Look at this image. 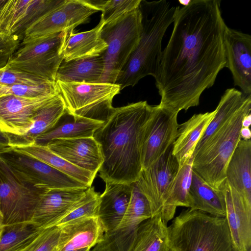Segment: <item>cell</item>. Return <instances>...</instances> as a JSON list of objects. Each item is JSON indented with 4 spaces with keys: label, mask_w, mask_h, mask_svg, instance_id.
Returning a JSON list of instances; mask_svg holds the SVG:
<instances>
[{
    "label": "cell",
    "mask_w": 251,
    "mask_h": 251,
    "mask_svg": "<svg viewBox=\"0 0 251 251\" xmlns=\"http://www.w3.org/2000/svg\"><path fill=\"white\" fill-rule=\"evenodd\" d=\"M174 28L154 78L160 106L178 113L200 103L226 67L220 0H191L176 6Z\"/></svg>",
    "instance_id": "1"
},
{
    "label": "cell",
    "mask_w": 251,
    "mask_h": 251,
    "mask_svg": "<svg viewBox=\"0 0 251 251\" xmlns=\"http://www.w3.org/2000/svg\"><path fill=\"white\" fill-rule=\"evenodd\" d=\"M153 107L140 101L114 108L94 133L103 158L99 176L105 182L130 184L137 180L144 133Z\"/></svg>",
    "instance_id": "2"
},
{
    "label": "cell",
    "mask_w": 251,
    "mask_h": 251,
    "mask_svg": "<svg viewBox=\"0 0 251 251\" xmlns=\"http://www.w3.org/2000/svg\"><path fill=\"white\" fill-rule=\"evenodd\" d=\"M141 31L139 42L119 73L115 84L121 90L134 86L143 77L155 76L162 53L163 38L174 22L176 7L166 0H141Z\"/></svg>",
    "instance_id": "3"
},
{
    "label": "cell",
    "mask_w": 251,
    "mask_h": 251,
    "mask_svg": "<svg viewBox=\"0 0 251 251\" xmlns=\"http://www.w3.org/2000/svg\"><path fill=\"white\" fill-rule=\"evenodd\" d=\"M168 230L172 251H235L226 217L189 208Z\"/></svg>",
    "instance_id": "4"
},
{
    "label": "cell",
    "mask_w": 251,
    "mask_h": 251,
    "mask_svg": "<svg viewBox=\"0 0 251 251\" xmlns=\"http://www.w3.org/2000/svg\"><path fill=\"white\" fill-rule=\"evenodd\" d=\"M251 111V95L247 96L238 111L194 156L193 170L216 190L224 189L227 164L241 139L242 121Z\"/></svg>",
    "instance_id": "5"
},
{
    "label": "cell",
    "mask_w": 251,
    "mask_h": 251,
    "mask_svg": "<svg viewBox=\"0 0 251 251\" xmlns=\"http://www.w3.org/2000/svg\"><path fill=\"white\" fill-rule=\"evenodd\" d=\"M141 13L137 9L104 25L101 36L107 45L101 55L104 70L100 82L115 84L121 71L137 47L141 31Z\"/></svg>",
    "instance_id": "6"
},
{
    "label": "cell",
    "mask_w": 251,
    "mask_h": 251,
    "mask_svg": "<svg viewBox=\"0 0 251 251\" xmlns=\"http://www.w3.org/2000/svg\"><path fill=\"white\" fill-rule=\"evenodd\" d=\"M55 82L69 113L103 122L114 108V97L121 91L119 85L109 83Z\"/></svg>",
    "instance_id": "7"
},
{
    "label": "cell",
    "mask_w": 251,
    "mask_h": 251,
    "mask_svg": "<svg viewBox=\"0 0 251 251\" xmlns=\"http://www.w3.org/2000/svg\"><path fill=\"white\" fill-rule=\"evenodd\" d=\"M68 31L22 44L23 47L12 55L7 65L55 82L57 71L63 60L62 50Z\"/></svg>",
    "instance_id": "8"
},
{
    "label": "cell",
    "mask_w": 251,
    "mask_h": 251,
    "mask_svg": "<svg viewBox=\"0 0 251 251\" xmlns=\"http://www.w3.org/2000/svg\"><path fill=\"white\" fill-rule=\"evenodd\" d=\"M48 190L22 180L0 157V210L3 227L30 222L39 201Z\"/></svg>",
    "instance_id": "9"
},
{
    "label": "cell",
    "mask_w": 251,
    "mask_h": 251,
    "mask_svg": "<svg viewBox=\"0 0 251 251\" xmlns=\"http://www.w3.org/2000/svg\"><path fill=\"white\" fill-rule=\"evenodd\" d=\"M0 157L22 180L49 189L89 187L48 164L12 147L0 151Z\"/></svg>",
    "instance_id": "10"
},
{
    "label": "cell",
    "mask_w": 251,
    "mask_h": 251,
    "mask_svg": "<svg viewBox=\"0 0 251 251\" xmlns=\"http://www.w3.org/2000/svg\"><path fill=\"white\" fill-rule=\"evenodd\" d=\"M131 184L130 200L122 220L114 229L105 232L102 241L91 251H131L140 225L152 217L147 199L136 182Z\"/></svg>",
    "instance_id": "11"
},
{
    "label": "cell",
    "mask_w": 251,
    "mask_h": 251,
    "mask_svg": "<svg viewBox=\"0 0 251 251\" xmlns=\"http://www.w3.org/2000/svg\"><path fill=\"white\" fill-rule=\"evenodd\" d=\"M173 145L153 164L142 169L135 182L149 202L152 217L161 215L179 170V163L172 152Z\"/></svg>",
    "instance_id": "12"
},
{
    "label": "cell",
    "mask_w": 251,
    "mask_h": 251,
    "mask_svg": "<svg viewBox=\"0 0 251 251\" xmlns=\"http://www.w3.org/2000/svg\"><path fill=\"white\" fill-rule=\"evenodd\" d=\"M178 113L159 105H154L147 123L142 144V169H146L160 158L173 144L179 124Z\"/></svg>",
    "instance_id": "13"
},
{
    "label": "cell",
    "mask_w": 251,
    "mask_h": 251,
    "mask_svg": "<svg viewBox=\"0 0 251 251\" xmlns=\"http://www.w3.org/2000/svg\"><path fill=\"white\" fill-rule=\"evenodd\" d=\"M98 11L85 0H66L27 29L22 43L63 31L74 30L78 25L88 23L90 16Z\"/></svg>",
    "instance_id": "14"
},
{
    "label": "cell",
    "mask_w": 251,
    "mask_h": 251,
    "mask_svg": "<svg viewBox=\"0 0 251 251\" xmlns=\"http://www.w3.org/2000/svg\"><path fill=\"white\" fill-rule=\"evenodd\" d=\"M58 94L36 98L13 95L0 97V129L8 134H25L33 125L38 111Z\"/></svg>",
    "instance_id": "15"
},
{
    "label": "cell",
    "mask_w": 251,
    "mask_h": 251,
    "mask_svg": "<svg viewBox=\"0 0 251 251\" xmlns=\"http://www.w3.org/2000/svg\"><path fill=\"white\" fill-rule=\"evenodd\" d=\"M226 65L234 85L246 95L251 94V36L227 26L225 35Z\"/></svg>",
    "instance_id": "16"
},
{
    "label": "cell",
    "mask_w": 251,
    "mask_h": 251,
    "mask_svg": "<svg viewBox=\"0 0 251 251\" xmlns=\"http://www.w3.org/2000/svg\"><path fill=\"white\" fill-rule=\"evenodd\" d=\"M88 188L48 190L39 201L30 222L39 229L55 226L82 198Z\"/></svg>",
    "instance_id": "17"
},
{
    "label": "cell",
    "mask_w": 251,
    "mask_h": 251,
    "mask_svg": "<svg viewBox=\"0 0 251 251\" xmlns=\"http://www.w3.org/2000/svg\"><path fill=\"white\" fill-rule=\"evenodd\" d=\"M226 215L235 251H251V203L226 181Z\"/></svg>",
    "instance_id": "18"
},
{
    "label": "cell",
    "mask_w": 251,
    "mask_h": 251,
    "mask_svg": "<svg viewBox=\"0 0 251 251\" xmlns=\"http://www.w3.org/2000/svg\"><path fill=\"white\" fill-rule=\"evenodd\" d=\"M46 146L71 164L96 175L103 162L100 145L93 136L56 139Z\"/></svg>",
    "instance_id": "19"
},
{
    "label": "cell",
    "mask_w": 251,
    "mask_h": 251,
    "mask_svg": "<svg viewBox=\"0 0 251 251\" xmlns=\"http://www.w3.org/2000/svg\"><path fill=\"white\" fill-rule=\"evenodd\" d=\"M59 227V251L91 249L102 241L105 233L98 216L83 218Z\"/></svg>",
    "instance_id": "20"
},
{
    "label": "cell",
    "mask_w": 251,
    "mask_h": 251,
    "mask_svg": "<svg viewBox=\"0 0 251 251\" xmlns=\"http://www.w3.org/2000/svg\"><path fill=\"white\" fill-rule=\"evenodd\" d=\"M104 192L100 195L98 217L105 233L114 229L122 220L128 207L132 184L105 182Z\"/></svg>",
    "instance_id": "21"
},
{
    "label": "cell",
    "mask_w": 251,
    "mask_h": 251,
    "mask_svg": "<svg viewBox=\"0 0 251 251\" xmlns=\"http://www.w3.org/2000/svg\"><path fill=\"white\" fill-rule=\"evenodd\" d=\"M104 25L100 21L96 26L89 31L74 33L73 30H68L62 50L63 60L100 55L107 48L101 36Z\"/></svg>",
    "instance_id": "22"
},
{
    "label": "cell",
    "mask_w": 251,
    "mask_h": 251,
    "mask_svg": "<svg viewBox=\"0 0 251 251\" xmlns=\"http://www.w3.org/2000/svg\"><path fill=\"white\" fill-rule=\"evenodd\" d=\"M227 183L251 203V140L241 139L226 169Z\"/></svg>",
    "instance_id": "23"
},
{
    "label": "cell",
    "mask_w": 251,
    "mask_h": 251,
    "mask_svg": "<svg viewBox=\"0 0 251 251\" xmlns=\"http://www.w3.org/2000/svg\"><path fill=\"white\" fill-rule=\"evenodd\" d=\"M62 97L58 94L47 102L36 115L33 124L25 134H7L10 147H18L34 144L35 139L52 128L66 111Z\"/></svg>",
    "instance_id": "24"
},
{
    "label": "cell",
    "mask_w": 251,
    "mask_h": 251,
    "mask_svg": "<svg viewBox=\"0 0 251 251\" xmlns=\"http://www.w3.org/2000/svg\"><path fill=\"white\" fill-rule=\"evenodd\" d=\"M215 114V110L196 114L179 125L177 137L173 143V154L179 166L193 156L195 147Z\"/></svg>",
    "instance_id": "25"
},
{
    "label": "cell",
    "mask_w": 251,
    "mask_h": 251,
    "mask_svg": "<svg viewBox=\"0 0 251 251\" xmlns=\"http://www.w3.org/2000/svg\"><path fill=\"white\" fill-rule=\"evenodd\" d=\"M104 122L74 116L66 110L56 125L48 132L37 137L34 143L46 146L50 142L56 139L93 137Z\"/></svg>",
    "instance_id": "26"
},
{
    "label": "cell",
    "mask_w": 251,
    "mask_h": 251,
    "mask_svg": "<svg viewBox=\"0 0 251 251\" xmlns=\"http://www.w3.org/2000/svg\"><path fill=\"white\" fill-rule=\"evenodd\" d=\"M247 96L234 88L225 91L215 110L214 117L195 147L193 156L238 111Z\"/></svg>",
    "instance_id": "27"
},
{
    "label": "cell",
    "mask_w": 251,
    "mask_h": 251,
    "mask_svg": "<svg viewBox=\"0 0 251 251\" xmlns=\"http://www.w3.org/2000/svg\"><path fill=\"white\" fill-rule=\"evenodd\" d=\"M194 156H191L179 166L172 184L160 217L166 224L172 220L178 206L191 208L193 201L190 194V186L193 170Z\"/></svg>",
    "instance_id": "28"
},
{
    "label": "cell",
    "mask_w": 251,
    "mask_h": 251,
    "mask_svg": "<svg viewBox=\"0 0 251 251\" xmlns=\"http://www.w3.org/2000/svg\"><path fill=\"white\" fill-rule=\"evenodd\" d=\"M104 62L102 56L63 60L56 75V81L66 82H100L103 74Z\"/></svg>",
    "instance_id": "29"
},
{
    "label": "cell",
    "mask_w": 251,
    "mask_h": 251,
    "mask_svg": "<svg viewBox=\"0 0 251 251\" xmlns=\"http://www.w3.org/2000/svg\"><path fill=\"white\" fill-rule=\"evenodd\" d=\"M190 192L193 201V205L190 209L199 210L218 217H226L224 190L212 188L194 170Z\"/></svg>",
    "instance_id": "30"
},
{
    "label": "cell",
    "mask_w": 251,
    "mask_h": 251,
    "mask_svg": "<svg viewBox=\"0 0 251 251\" xmlns=\"http://www.w3.org/2000/svg\"><path fill=\"white\" fill-rule=\"evenodd\" d=\"M131 251H172L167 224L157 215L139 226Z\"/></svg>",
    "instance_id": "31"
},
{
    "label": "cell",
    "mask_w": 251,
    "mask_h": 251,
    "mask_svg": "<svg viewBox=\"0 0 251 251\" xmlns=\"http://www.w3.org/2000/svg\"><path fill=\"white\" fill-rule=\"evenodd\" d=\"M36 158L53 167L75 179L91 187L97 175L78 168L52 152L47 146L32 144L27 146L12 147Z\"/></svg>",
    "instance_id": "32"
},
{
    "label": "cell",
    "mask_w": 251,
    "mask_h": 251,
    "mask_svg": "<svg viewBox=\"0 0 251 251\" xmlns=\"http://www.w3.org/2000/svg\"><path fill=\"white\" fill-rule=\"evenodd\" d=\"M42 230L37 228L30 222L4 226L0 238V251H21Z\"/></svg>",
    "instance_id": "33"
},
{
    "label": "cell",
    "mask_w": 251,
    "mask_h": 251,
    "mask_svg": "<svg viewBox=\"0 0 251 251\" xmlns=\"http://www.w3.org/2000/svg\"><path fill=\"white\" fill-rule=\"evenodd\" d=\"M66 0H30L23 18L17 24L12 35L22 40L25 30L32 25L63 4Z\"/></svg>",
    "instance_id": "34"
},
{
    "label": "cell",
    "mask_w": 251,
    "mask_h": 251,
    "mask_svg": "<svg viewBox=\"0 0 251 251\" xmlns=\"http://www.w3.org/2000/svg\"><path fill=\"white\" fill-rule=\"evenodd\" d=\"M100 196L94 187H89L82 198L67 214L56 223L55 226H59L83 218L98 216Z\"/></svg>",
    "instance_id": "35"
},
{
    "label": "cell",
    "mask_w": 251,
    "mask_h": 251,
    "mask_svg": "<svg viewBox=\"0 0 251 251\" xmlns=\"http://www.w3.org/2000/svg\"><path fill=\"white\" fill-rule=\"evenodd\" d=\"M30 0H7L0 10V35L10 36L24 17Z\"/></svg>",
    "instance_id": "36"
},
{
    "label": "cell",
    "mask_w": 251,
    "mask_h": 251,
    "mask_svg": "<svg viewBox=\"0 0 251 251\" xmlns=\"http://www.w3.org/2000/svg\"><path fill=\"white\" fill-rule=\"evenodd\" d=\"M58 94L56 82L51 81L38 85L0 86V97L13 95L25 98H36Z\"/></svg>",
    "instance_id": "37"
},
{
    "label": "cell",
    "mask_w": 251,
    "mask_h": 251,
    "mask_svg": "<svg viewBox=\"0 0 251 251\" xmlns=\"http://www.w3.org/2000/svg\"><path fill=\"white\" fill-rule=\"evenodd\" d=\"M141 0H106L101 10L100 21L104 25L112 23L137 9Z\"/></svg>",
    "instance_id": "38"
},
{
    "label": "cell",
    "mask_w": 251,
    "mask_h": 251,
    "mask_svg": "<svg viewBox=\"0 0 251 251\" xmlns=\"http://www.w3.org/2000/svg\"><path fill=\"white\" fill-rule=\"evenodd\" d=\"M61 229L54 226L43 229L38 236L21 251H59Z\"/></svg>",
    "instance_id": "39"
},
{
    "label": "cell",
    "mask_w": 251,
    "mask_h": 251,
    "mask_svg": "<svg viewBox=\"0 0 251 251\" xmlns=\"http://www.w3.org/2000/svg\"><path fill=\"white\" fill-rule=\"evenodd\" d=\"M50 81L7 65L0 69V86L38 85Z\"/></svg>",
    "instance_id": "40"
},
{
    "label": "cell",
    "mask_w": 251,
    "mask_h": 251,
    "mask_svg": "<svg viewBox=\"0 0 251 251\" xmlns=\"http://www.w3.org/2000/svg\"><path fill=\"white\" fill-rule=\"evenodd\" d=\"M20 44L19 38L14 35H0V69L8 63L12 55L16 51Z\"/></svg>",
    "instance_id": "41"
},
{
    "label": "cell",
    "mask_w": 251,
    "mask_h": 251,
    "mask_svg": "<svg viewBox=\"0 0 251 251\" xmlns=\"http://www.w3.org/2000/svg\"><path fill=\"white\" fill-rule=\"evenodd\" d=\"M9 147V140L7 134L0 129V151Z\"/></svg>",
    "instance_id": "42"
},
{
    "label": "cell",
    "mask_w": 251,
    "mask_h": 251,
    "mask_svg": "<svg viewBox=\"0 0 251 251\" xmlns=\"http://www.w3.org/2000/svg\"><path fill=\"white\" fill-rule=\"evenodd\" d=\"M240 137L241 139L243 140H251V131L249 127H242L240 131Z\"/></svg>",
    "instance_id": "43"
},
{
    "label": "cell",
    "mask_w": 251,
    "mask_h": 251,
    "mask_svg": "<svg viewBox=\"0 0 251 251\" xmlns=\"http://www.w3.org/2000/svg\"><path fill=\"white\" fill-rule=\"evenodd\" d=\"M251 124V113L246 115L242 121V127H249Z\"/></svg>",
    "instance_id": "44"
},
{
    "label": "cell",
    "mask_w": 251,
    "mask_h": 251,
    "mask_svg": "<svg viewBox=\"0 0 251 251\" xmlns=\"http://www.w3.org/2000/svg\"><path fill=\"white\" fill-rule=\"evenodd\" d=\"M3 232V216L0 210V238H1Z\"/></svg>",
    "instance_id": "45"
},
{
    "label": "cell",
    "mask_w": 251,
    "mask_h": 251,
    "mask_svg": "<svg viewBox=\"0 0 251 251\" xmlns=\"http://www.w3.org/2000/svg\"><path fill=\"white\" fill-rule=\"evenodd\" d=\"M65 251H91V249L88 248H82V249H79L66 250Z\"/></svg>",
    "instance_id": "46"
},
{
    "label": "cell",
    "mask_w": 251,
    "mask_h": 251,
    "mask_svg": "<svg viewBox=\"0 0 251 251\" xmlns=\"http://www.w3.org/2000/svg\"><path fill=\"white\" fill-rule=\"evenodd\" d=\"M191 0H179V2L183 5V6H186L189 4Z\"/></svg>",
    "instance_id": "47"
},
{
    "label": "cell",
    "mask_w": 251,
    "mask_h": 251,
    "mask_svg": "<svg viewBox=\"0 0 251 251\" xmlns=\"http://www.w3.org/2000/svg\"><path fill=\"white\" fill-rule=\"evenodd\" d=\"M7 0H0V10L2 8L3 5L6 2Z\"/></svg>",
    "instance_id": "48"
}]
</instances>
